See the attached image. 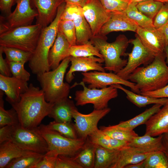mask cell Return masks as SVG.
I'll return each mask as SVG.
<instances>
[{
    "label": "cell",
    "instance_id": "19",
    "mask_svg": "<svg viewBox=\"0 0 168 168\" xmlns=\"http://www.w3.org/2000/svg\"><path fill=\"white\" fill-rule=\"evenodd\" d=\"M38 15L36 24L42 27L49 26L55 18L59 7L64 0H32Z\"/></svg>",
    "mask_w": 168,
    "mask_h": 168
},
{
    "label": "cell",
    "instance_id": "18",
    "mask_svg": "<svg viewBox=\"0 0 168 168\" xmlns=\"http://www.w3.org/2000/svg\"><path fill=\"white\" fill-rule=\"evenodd\" d=\"M27 82L13 76L0 74V90L6 95V100L11 105L18 102L21 95L27 89Z\"/></svg>",
    "mask_w": 168,
    "mask_h": 168
},
{
    "label": "cell",
    "instance_id": "14",
    "mask_svg": "<svg viewBox=\"0 0 168 168\" xmlns=\"http://www.w3.org/2000/svg\"><path fill=\"white\" fill-rule=\"evenodd\" d=\"M82 10L93 36L98 35L102 27L110 19V12L105 9L99 0H87Z\"/></svg>",
    "mask_w": 168,
    "mask_h": 168
},
{
    "label": "cell",
    "instance_id": "44",
    "mask_svg": "<svg viewBox=\"0 0 168 168\" xmlns=\"http://www.w3.org/2000/svg\"><path fill=\"white\" fill-rule=\"evenodd\" d=\"M82 7L74 3H66L60 20L73 21L75 17L82 12Z\"/></svg>",
    "mask_w": 168,
    "mask_h": 168
},
{
    "label": "cell",
    "instance_id": "55",
    "mask_svg": "<svg viewBox=\"0 0 168 168\" xmlns=\"http://www.w3.org/2000/svg\"><path fill=\"white\" fill-rule=\"evenodd\" d=\"M165 53L166 56V62L168 66V46L166 48Z\"/></svg>",
    "mask_w": 168,
    "mask_h": 168
},
{
    "label": "cell",
    "instance_id": "2",
    "mask_svg": "<svg viewBox=\"0 0 168 168\" xmlns=\"http://www.w3.org/2000/svg\"><path fill=\"white\" fill-rule=\"evenodd\" d=\"M165 53L155 56L145 67H138L128 80L135 84L141 93L159 89L168 84V66Z\"/></svg>",
    "mask_w": 168,
    "mask_h": 168
},
{
    "label": "cell",
    "instance_id": "46",
    "mask_svg": "<svg viewBox=\"0 0 168 168\" xmlns=\"http://www.w3.org/2000/svg\"><path fill=\"white\" fill-rule=\"evenodd\" d=\"M168 22V3H164L153 20L154 27L157 29L161 27Z\"/></svg>",
    "mask_w": 168,
    "mask_h": 168
},
{
    "label": "cell",
    "instance_id": "10",
    "mask_svg": "<svg viewBox=\"0 0 168 168\" xmlns=\"http://www.w3.org/2000/svg\"><path fill=\"white\" fill-rule=\"evenodd\" d=\"M129 41L133 46L132 51L127 53L128 58L126 66L116 73L122 79L128 80L129 75L137 68L152 62L155 57L144 46L136 34L135 39Z\"/></svg>",
    "mask_w": 168,
    "mask_h": 168
},
{
    "label": "cell",
    "instance_id": "16",
    "mask_svg": "<svg viewBox=\"0 0 168 168\" xmlns=\"http://www.w3.org/2000/svg\"><path fill=\"white\" fill-rule=\"evenodd\" d=\"M104 60L98 57L91 56L88 57H74L71 56V65L66 73L65 79L68 83H71L74 78L73 74L76 72H82L91 71L105 72L102 63Z\"/></svg>",
    "mask_w": 168,
    "mask_h": 168
},
{
    "label": "cell",
    "instance_id": "35",
    "mask_svg": "<svg viewBox=\"0 0 168 168\" xmlns=\"http://www.w3.org/2000/svg\"><path fill=\"white\" fill-rule=\"evenodd\" d=\"M70 56L74 57H88L95 56L103 59L98 49L90 40L81 45L76 44L70 47Z\"/></svg>",
    "mask_w": 168,
    "mask_h": 168
},
{
    "label": "cell",
    "instance_id": "51",
    "mask_svg": "<svg viewBox=\"0 0 168 168\" xmlns=\"http://www.w3.org/2000/svg\"><path fill=\"white\" fill-rule=\"evenodd\" d=\"M162 143V151L168 160V133L163 134Z\"/></svg>",
    "mask_w": 168,
    "mask_h": 168
},
{
    "label": "cell",
    "instance_id": "5",
    "mask_svg": "<svg viewBox=\"0 0 168 168\" xmlns=\"http://www.w3.org/2000/svg\"><path fill=\"white\" fill-rule=\"evenodd\" d=\"M9 141L20 148L33 152L45 154L48 151L47 143L37 128L27 129L20 124L0 128V143Z\"/></svg>",
    "mask_w": 168,
    "mask_h": 168
},
{
    "label": "cell",
    "instance_id": "26",
    "mask_svg": "<svg viewBox=\"0 0 168 168\" xmlns=\"http://www.w3.org/2000/svg\"><path fill=\"white\" fill-rule=\"evenodd\" d=\"M119 151L97 145L94 168H112L118 159Z\"/></svg>",
    "mask_w": 168,
    "mask_h": 168
},
{
    "label": "cell",
    "instance_id": "45",
    "mask_svg": "<svg viewBox=\"0 0 168 168\" xmlns=\"http://www.w3.org/2000/svg\"><path fill=\"white\" fill-rule=\"evenodd\" d=\"M55 168H82L72 157L58 155L57 157Z\"/></svg>",
    "mask_w": 168,
    "mask_h": 168
},
{
    "label": "cell",
    "instance_id": "36",
    "mask_svg": "<svg viewBox=\"0 0 168 168\" xmlns=\"http://www.w3.org/2000/svg\"><path fill=\"white\" fill-rule=\"evenodd\" d=\"M4 92L0 90V128L6 126H12L19 124L17 114L12 107L9 110L4 108L3 97Z\"/></svg>",
    "mask_w": 168,
    "mask_h": 168
},
{
    "label": "cell",
    "instance_id": "52",
    "mask_svg": "<svg viewBox=\"0 0 168 168\" xmlns=\"http://www.w3.org/2000/svg\"><path fill=\"white\" fill-rule=\"evenodd\" d=\"M158 29L162 34L165 39L166 47L168 46V22Z\"/></svg>",
    "mask_w": 168,
    "mask_h": 168
},
{
    "label": "cell",
    "instance_id": "32",
    "mask_svg": "<svg viewBox=\"0 0 168 168\" xmlns=\"http://www.w3.org/2000/svg\"><path fill=\"white\" fill-rule=\"evenodd\" d=\"M100 129L105 134L114 139L130 142L136 137L138 136L133 130H129L118 126L116 125L103 126Z\"/></svg>",
    "mask_w": 168,
    "mask_h": 168
},
{
    "label": "cell",
    "instance_id": "20",
    "mask_svg": "<svg viewBox=\"0 0 168 168\" xmlns=\"http://www.w3.org/2000/svg\"><path fill=\"white\" fill-rule=\"evenodd\" d=\"M71 46L62 33L58 31L56 39L48 55V63L50 70L56 68L61 61L70 56Z\"/></svg>",
    "mask_w": 168,
    "mask_h": 168
},
{
    "label": "cell",
    "instance_id": "7",
    "mask_svg": "<svg viewBox=\"0 0 168 168\" xmlns=\"http://www.w3.org/2000/svg\"><path fill=\"white\" fill-rule=\"evenodd\" d=\"M42 27L39 24L9 28L0 26V46L34 52Z\"/></svg>",
    "mask_w": 168,
    "mask_h": 168
},
{
    "label": "cell",
    "instance_id": "12",
    "mask_svg": "<svg viewBox=\"0 0 168 168\" xmlns=\"http://www.w3.org/2000/svg\"><path fill=\"white\" fill-rule=\"evenodd\" d=\"M111 109L107 107L101 110L94 109L88 114H84L79 112L77 109L74 110L72 117L74 119V124L78 138L86 140L91 134L97 130L99 121L108 114Z\"/></svg>",
    "mask_w": 168,
    "mask_h": 168
},
{
    "label": "cell",
    "instance_id": "49",
    "mask_svg": "<svg viewBox=\"0 0 168 168\" xmlns=\"http://www.w3.org/2000/svg\"><path fill=\"white\" fill-rule=\"evenodd\" d=\"M3 53L2 49L0 48V74L5 76L11 77L12 74L10 68L8 63L5 59L3 58Z\"/></svg>",
    "mask_w": 168,
    "mask_h": 168
},
{
    "label": "cell",
    "instance_id": "30",
    "mask_svg": "<svg viewBox=\"0 0 168 168\" xmlns=\"http://www.w3.org/2000/svg\"><path fill=\"white\" fill-rule=\"evenodd\" d=\"M163 105L160 104H155L151 108L146 109L142 113L129 120L120 122L116 124L118 127L129 130L133 129L142 124H145L148 119L157 112Z\"/></svg>",
    "mask_w": 168,
    "mask_h": 168
},
{
    "label": "cell",
    "instance_id": "8",
    "mask_svg": "<svg viewBox=\"0 0 168 168\" xmlns=\"http://www.w3.org/2000/svg\"><path fill=\"white\" fill-rule=\"evenodd\" d=\"M37 129L47 143V152L53 155L73 156L82 147L86 140L66 137L43 124H40Z\"/></svg>",
    "mask_w": 168,
    "mask_h": 168
},
{
    "label": "cell",
    "instance_id": "15",
    "mask_svg": "<svg viewBox=\"0 0 168 168\" xmlns=\"http://www.w3.org/2000/svg\"><path fill=\"white\" fill-rule=\"evenodd\" d=\"M136 32L144 46L155 57L165 53V41L158 29L138 26Z\"/></svg>",
    "mask_w": 168,
    "mask_h": 168
},
{
    "label": "cell",
    "instance_id": "33",
    "mask_svg": "<svg viewBox=\"0 0 168 168\" xmlns=\"http://www.w3.org/2000/svg\"><path fill=\"white\" fill-rule=\"evenodd\" d=\"M44 154L34 152L23 155L11 161L5 168H33Z\"/></svg>",
    "mask_w": 168,
    "mask_h": 168
},
{
    "label": "cell",
    "instance_id": "9",
    "mask_svg": "<svg viewBox=\"0 0 168 168\" xmlns=\"http://www.w3.org/2000/svg\"><path fill=\"white\" fill-rule=\"evenodd\" d=\"M82 81L75 83L71 88L77 85L82 86L83 90L77 91L74 100L77 106H83L88 104L93 105L94 109L101 110L108 107L111 100L118 96L117 89L111 86L103 88H90L86 86Z\"/></svg>",
    "mask_w": 168,
    "mask_h": 168
},
{
    "label": "cell",
    "instance_id": "53",
    "mask_svg": "<svg viewBox=\"0 0 168 168\" xmlns=\"http://www.w3.org/2000/svg\"><path fill=\"white\" fill-rule=\"evenodd\" d=\"M66 3H70L78 4L83 7L87 0H64Z\"/></svg>",
    "mask_w": 168,
    "mask_h": 168
},
{
    "label": "cell",
    "instance_id": "56",
    "mask_svg": "<svg viewBox=\"0 0 168 168\" xmlns=\"http://www.w3.org/2000/svg\"><path fill=\"white\" fill-rule=\"evenodd\" d=\"M146 0H130V2H133L136 4L140 2L145 1Z\"/></svg>",
    "mask_w": 168,
    "mask_h": 168
},
{
    "label": "cell",
    "instance_id": "31",
    "mask_svg": "<svg viewBox=\"0 0 168 168\" xmlns=\"http://www.w3.org/2000/svg\"><path fill=\"white\" fill-rule=\"evenodd\" d=\"M76 31L77 44H86L93 36L91 28L82 12L77 15L73 21Z\"/></svg>",
    "mask_w": 168,
    "mask_h": 168
},
{
    "label": "cell",
    "instance_id": "24",
    "mask_svg": "<svg viewBox=\"0 0 168 168\" xmlns=\"http://www.w3.org/2000/svg\"><path fill=\"white\" fill-rule=\"evenodd\" d=\"M33 152L24 150L10 141H4L0 143V168H5L13 159Z\"/></svg>",
    "mask_w": 168,
    "mask_h": 168
},
{
    "label": "cell",
    "instance_id": "40",
    "mask_svg": "<svg viewBox=\"0 0 168 168\" xmlns=\"http://www.w3.org/2000/svg\"><path fill=\"white\" fill-rule=\"evenodd\" d=\"M144 168H168V160L161 151L151 153L144 160Z\"/></svg>",
    "mask_w": 168,
    "mask_h": 168
},
{
    "label": "cell",
    "instance_id": "21",
    "mask_svg": "<svg viewBox=\"0 0 168 168\" xmlns=\"http://www.w3.org/2000/svg\"><path fill=\"white\" fill-rule=\"evenodd\" d=\"M145 124V134L155 137L168 133V103L152 116Z\"/></svg>",
    "mask_w": 168,
    "mask_h": 168
},
{
    "label": "cell",
    "instance_id": "29",
    "mask_svg": "<svg viewBox=\"0 0 168 168\" xmlns=\"http://www.w3.org/2000/svg\"><path fill=\"white\" fill-rule=\"evenodd\" d=\"M87 138L92 142L111 149L120 150L128 146V143L112 138L105 134L100 129L90 135Z\"/></svg>",
    "mask_w": 168,
    "mask_h": 168
},
{
    "label": "cell",
    "instance_id": "25",
    "mask_svg": "<svg viewBox=\"0 0 168 168\" xmlns=\"http://www.w3.org/2000/svg\"><path fill=\"white\" fill-rule=\"evenodd\" d=\"M111 86L124 91L126 95L127 99L139 108L145 107L151 104H160L163 106L168 103V98H155L137 94L125 89L119 84H114Z\"/></svg>",
    "mask_w": 168,
    "mask_h": 168
},
{
    "label": "cell",
    "instance_id": "4",
    "mask_svg": "<svg viewBox=\"0 0 168 168\" xmlns=\"http://www.w3.org/2000/svg\"><path fill=\"white\" fill-rule=\"evenodd\" d=\"M70 58L63 60L55 69L36 75L47 102L54 103L68 97L71 86L68 83L64 82V78L70 62Z\"/></svg>",
    "mask_w": 168,
    "mask_h": 168
},
{
    "label": "cell",
    "instance_id": "34",
    "mask_svg": "<svg viewBox=\"0 0 168 168\" xmlns=\"http://www.w3.org/2000/svg\"><path fill=\"white\" fill-rule=\"evenodd\" d=\"M137 4L133 2L129 3L124 11L126 15L140 27L148 28L154 27L153 20L148 18L141 12L137 7Z\"/></svg>",
    "mask_w": 168,
    "mask_h": 168
},
{
    "label": "cell",
    "instance_id": "39",
    "mask_svg": "<svg viewBox=\"0 0 168 168\" xmlns=\"http://www.w3.org/2000/svg\"><path fill=\"white\" fill-rule=\"evenodd\" d=\"M163 4L156 0H146L138 3L136 7L142 14L153 20Z\"/></svg>",
    "mask_w": 168,
    "mask_h": 168
},
{
    "label": "cell",
    "instance_id": "17",
    "mask_svg": "<svg viewBox=\"0 0 168 168\" xmlns=\"http://www.w3.org/2000/svg\"><path fill=\"white\" fill-rule=\"evenodd\" d=\"M138 26L126 15L124 11L110 12V17L103 26L98 35L106 36L114 31L136 32Z\"/></svg>",
    "mask_w": 168,
    "mask_h": 168
},
{
    "label": "cell",
    "instance_id": "13",
    "mask_svg": "<svg viewBox=\"0 0 168 168\" xmlns=\"http://www.w3.org/2000/svg\"><path fill=\"white\" fill-rule=\"evenodd\" d=\"M14 10L4 17L1 16L0 26L9 28L31 25L38 15L37 10L33 9L31 0H17Z\"/></svg>",
    "mask_w": 168,
    "mask_h": 168
},
{
    "label": "cell",
    "instance_id": "28",
    "mask_svg": "<svg viewBox=\"0 0 168 168\" xmlns=\"http://www.w3.org/2000/svg\"><path fill=\"white\" fill-rule=\"evenodd\" d=\"M163 134L156 137L144 134L135 137L128 143V146L141 149L148 152L162 151Z\"/></svg>",
    "mask_w": 168,
    "mask_h": 168
},
{
    "label": "cell",
    "instance_id": "1",
    "mask_svg": "<svg viewBox=\"0 0 168 168\" xmlns=\"http://www.w3.org/2000/svg\"><path fill=\"white\" fill-rule=\"evenodd\" d=\"M53 104L46 100L41 89L31 83L26 91L21 95L20 100L11 105L17 114L21 126L26 128L34 129L48 116Z\"/></svg>",
    "mask_w": 168,
    "mask_h": 168
},
{
    "label": "cell",
    "instance_id": "41",
    "mask_svg": "<svg viewBox=\"0 0 168 168\" xmlns=\"http://www.w3.org/2000/svg\"><path fill=\"white\" fill-rule=\"evenodd\" d=\"M58 31L62 33L71 46L77 44L76 29L73 21L60 19Z\"/></svg>",
    "mask_w": 168,
    "mask_h": 168
},
{
    "label": "cell",
    "instance_id": "37",
    "mask_svg": "<svg viewBox=\"0 0 168 168\" xmlns=\"http://www.w3.org/2000/svg\"><path fill=\"white\" fill-rule=\"evenodd\" d=\"M49 129L57 132L62 135L69 138H78L74 124L71 122H63L54 120L46 125Z\"/></svg>",
    "mask_w": 168,
    "mask_h": 168
},
{
    "label": "cell",
    "instance_id": "11",
    "mask_svg": "<svg viewBox=\"0 0 168 168\" xmlns=\"http://www.w3.org/2000/svg\"><path fill=\"white\" fill-rule=\"evenodd\" d=\"M81 73L83 76L82 81L89 84V88H103L113 85L119 84L129 87L134 93L141 94L135 83L122 79L116 73L94 71Z\"/></svg>",
    "mask_w": 168,
    "mask_h": 168
},
{
    "label": "cell",
    "instance_id": "43",
    "mask_svg": "<svg viewBox=\"0 0 168 168\" xmlns=\"http://www.w3.org/2000/svg\"><path fill=\"white\" fill-rule=\"evenodd\" d=\"M105 9L109 12L124 11L130 0H99Z\"/></svg>",
    "mask_w": 168,
    "mask_h": 168
},
{
    "label": "cell",
    "instance_id": "42",
    "mask_svg": "<svg viewBox=\"0 0 168 168\" xmlns=\"http://www.w3.org/2000/svg\"><path fill=\"white\" fill-rule=\"evenodd\" d=\"M7 62L12 76L27 82L29 80L30 74L24 68L25 63L14 61Z\"/></svg>",
    "mask_w": 168,
    "mask_h": 168
},
{
    "label": "cell",
    "instance_id": "54",
    "mask_svg": "<svg viewBox=\"0 0 168 168\" xmlns=\"http://www.w3.org/2000/svg\"><path fill=\"white\" fill-rule=\"evenodd\" d=\"M125 168H144V161L137 163L128 165Z\"/></svg>",
    "mask_w": 168,
    "mask_h": 168
},
{
    "label": "cell",
    "instance_id": "57",
    "mask_svg": "<svg viewBox=\"0 0 168 168\" xmlns=\"http://www.w3.org/2000/svg\"><path fill=\"white\" fill-rule=\"evenodd\" d=\"M161 2H163L164 3H168V0H156Z\"/></svg>",
    "mask_w": 168,
    "mask_h": 168
},
{
    "label": "cell",
    "instance_id": "48",
    "mask_svg": "<svg viewBox=\"0 0 168 168\" xmlns=\"http://www.w3.org/2000/svg\"><path fill=\"white\" fill-rule=\"evenodd\" d=\"M140 94L155 98H168V84L159 89L153 91L142 92Z\"/></svg>",
    "mask_w": 168,
    "mask_h": 168
},
{
    "label": "cell",
    "instance_id": "50",
    "mask_svg": "<svg viewBox=\"0 0 168 168\" xmlns=\"http://www.w3.org/2000/svg\"><path fill=\"white\" fill-rule=\"evenodd\" d=\"M17 0H0V9L1 11L7 16L12 12V6L16 3Z\"/></svg>",
    "mask_w": 168,
    "mask_h": 168
},
{
    "label": "cell",
    "instance_id": "22",
    "mask_svg": "<svg viewBox=\"0 0 168 168\" xmlns=\"http://www.w3.org/2000/svg\"><path fill=\"white\" fill-rule=\"evenodd\" d=\"M154 152L126 146L119 150L118 159L112 168H125L128 165L140 162Z\"/></svg>",
    "mask_w": 168,
    "mask_h": 168
},
{
    "label": "cell",
    "instance_id": "23",
    "mask_svg": "<svg viewBox=\"0 0 168 168\" xmlns=\"http://www.w3.org/2000/svg\"><path fill=\"white\" fill-rule=\"evenodd\" d=\"M76 109L73 101L67 97L54 103L48 116L57 121L71 122L73 111Z\"/></svg>",
    "mask_w": 168,
    "mask_h": 168
},
{
    "label": "cell",
    "instance_id": "6",
    "mask_svg": "<svg viewBox=\"0 0 168 168\" xmlns=\"http://www.w3.org/2000/svg\"><path fill=\"white\" fill-rule=\"evenodd\" d=\"M103 56L105 69L117 73L126 65L127 60L121 57L127 55L125 51L129 41L124 35H120L112 43L107 41L106 36H93L90 40Z\"/></svg>",
    "mask_w": 168,
    "mask_h": 168
},
{
    "label": "cell",
    "instance_id": "3",
    "mask_svg": "<svg viewBox=\"0 0 168 168\" xmlns=\"http://www.w3.org/2000/svg\"><path fill=\"white\" fill-rule=\"evenodd\" d=\"M65 4V2L62 3L58 8L54 21L49 26L42 28L36 47L29 61V67L34 74L50 70L48 54L57 37L59 23Z\"/></svg>",
    "mask_w": 168,
    "mask_h": 168
},
{
    "label": "cell",
    "instance_id": "27",
    "mask_svg": "<svg viewBox=\"0 0 168 168\" xmlns=\"http://www.w3.org/2000/svg\"><path fill=\"white\" fill-rule=\"evenodd\" d=\"M97 145L87 138L81 149L73 156L82 168H94Z\"/></svg>",
    "mask_w": 168,
    "mask_h": 168
},
{
    "label": "cell",
    "instance_id": "47",
    "mask_svg": "<svg viewBox=\"0 0 168 168\" xmlns=\"http://www.w3.org/2000/svg\"><path fill=\"white\" fill-rule=\"evenodd\" d=\"M58 156L46 152L33 168H55Z\"/></svg>",
    "mask_w": 168,
    "mask_h": 168
},
{
    "label": "cell",
    "instance_id": "38",
    "mask_svg": "<svg viewBox=\"0 0 168 168\" xmlns=\"http://www.w3.org/2000/svg\"><path fill=\"white\" fill-rule=\"evenodd\" d=\"M3 53L6 55L7 62L14 61L26 63L29 62L32 53L14 48L0 46Z\"/></svg>",
    "mask_w": 168,
    "mask_h": 168
}]
</instances>
